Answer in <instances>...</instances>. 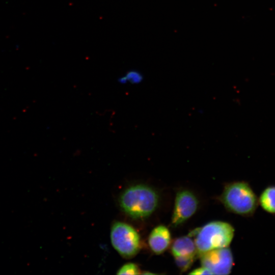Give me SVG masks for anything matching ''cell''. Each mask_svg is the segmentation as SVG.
<instances>
[{"instance_id":"obj_9","label":"cell","mask_w":275,"mask_h":275,"mask_svg":"<svg viewBox=\"0 0 275 275\" xmlns=\"http://www.w3.org/2000/svg\"><path fill=\"white\" fill-rule=\"evenodd\" d=\"M258 203L266 212L275 214V185L265 188L258 198Z\"/></svg>"},{"instance_id":"obj_10","label":"cell","mask_w":275,"mask_h":275,"mask_svg":"<svg viewBox=\"0 0 275 275\" xmlns=\"http://www.w3.org/2000/svg\"><path fill=\"white\" fill-rule=\"evenodd\" d=\"M143 75L139 71L131 70L127 71L124 76L118 78V81L121 84L129 82L132 84H138L143 80Z\"/></svg>"},{"instance_id":"obj_6","label":"cell","mask_w":275,"mask_h":275,"mask_svg":"<svg viewBox=\"0 0 275 275\" xmlns=\"http://www.w3.org/2000/svg\"><path fill=\"white\" fill-rule=\"evenodd\" d=\"M198 200L190 190H181L176 196L172 225L176 227L189 218L196 212Z\"/></svg>"},{"instance_id":"obj_1","label":"cell","mask_w":275,"mask_h":275,"mask_svg":"<svg viewBox=\"0 0 275 275\" xmlns=\"http://www.w3.org/2000/svg\"><path fill=\"white\" fill-rule=\"evenodd\" d=\"M157 193L145 185L130 186L120 196L119 203L122 210L134 218L146 217L151 215L158 206Z\"/></svg>"},{"instance_id":"obj_11","label":"cell","mask_w":275,"mask_h":275,"mask_svg":"<svg viewBox=\"0 0 275 275\" xmlns=\"http://www.w3.org/2000/svg\"><path fill=\"white\" fill-rule=\"evenodd\" d=\"M174 258L177 266L181 271L184 272L191 266L196 257L177 256L174 257Z\"/></svg>"},{"instance_id":"obj_2","label":"cell","mask_w":275,"mask_h":275,"mask_svg":"<svg viewBox=\"0 0 275 275\" xmlns=\"http://www.w3.org/2000/svg\"><path fill=\"white\" fill-rule=\"evenodd\" d=\"M234 234V229L230 224L221 221L210 222L191 232L194 236L198 255L208 251L228 247Z\"/></svg>"},{"instance_id":"obj_13","label":"cell","mask_w":275,"mask_h":275,"mask_svg":"<svg viewBox=\"0 0 275 275\" xmlns=\"http://www.w3.org/2000/svg\"><path fill=\"white\" fill-rule=\"evenodd\" d=\"M189 274L196 275L212 274L209 269L202 266L201 267H199L192 270V271H191Z\"/></svg>"},{"instance_id":"obj_3","label":"cell","mask_w":275,"mask_h":275,"mask_svg":"<svg viewBox=\"0 0 275 275\" xmlns=\"http://www.w3.org/2000/svg\"><path fill=\"white\" fill-rule=\"evenodd\" d=\"M221 200L230 211L242 216L253 215L259 204L258 198L250 185L244 181L235 182L227 185Z\"/></svg>"},{"instance_id":"obj_7","label":"cell","mask_w":275,"mask_h":275,"mask_svg":"<svg viewBox=\"0 0 275 275\" xmlns=\"http://www.w3.org/2000/svg\"><path fill=\"white\" fill-rule=\"evenodd\" d=\"M171 238L169 230L163 225H159L151 232L148 237V244L152 251L159 255L169 246Z\"/></svg>"},{"instance_id":"obj_5","label":"cell","mask_w":275,"mask_h":275,"mask_svg":"<svg viewBox=\"0 0 275 275\" xmlns=\"http://www.w3.org/2000/svg\"><path fill=\"white\" fill-rule=\"evenodd\" d=\"M199 256L202 266L209 269L212 274H228L231 271L233 257L228 247L211 250Z\"/></svg>"},{"instance_id":"obj_8","label":"cell","mask_w":275,"mask_h":275,"mask_svg":"<svg viewBox=\"0 0 275 275\" xmlns=\"http://www.w3.org/2000/svg\"><path fill=\"white\" fill-rule=\"evenodd\" d=\"M171 252L174 257L198 255L195 241L190 235L176 239L172 244Z\"/></svg>"},{"instance_id":"obj_4","label":"cell","mask_w":275,"mask_h":275,"mask_svg":"<svg viewBox=\"0 0 275 275\" xmlns=\"http://www.w3.org/2000/svg\"><path fill=\"white\" fill-rule=\"evenodd\" d=\"M111 240L114 249L125 258L134 257L141 247L140 236L131 226L121 222L113 224Z\"/></svg>"},{"instance_id":"obj_12","label":"cell","mask_w":275,"mask_h":275,"mask_svg":"<svg viewBox=\"0 0 275 275\" xmlns=\"http://www.w3.org/2000/svg\"><path fill=\"white\" fill-rule=\"evenodd\" d=\"M141 270L139 266L135 263H128L123 265L118 270V274H139Z\"/></svg>"}]
</instances>
